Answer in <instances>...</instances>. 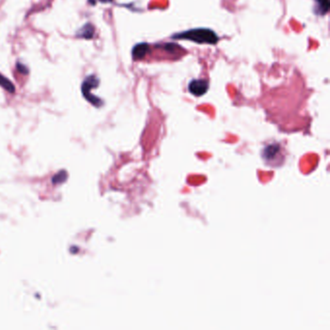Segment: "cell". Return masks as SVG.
<instances>
[{"mask_svg": "<svg viewBox=\"0 0 330 330\" xmlns=\"http://www.w3.org/2000/svg\"><path fill=\"white\" fill-rule=\"evenodd\" d=\"M95 28L91 24H85L83 28L78 30L77 37L83 39H91L94 36Z\"/></svg>", "mask_w": 330, "mask_h": 330, "instance_id": "cell-5", "label": "cell"}, {"mask_svg": "<svg viewBox=\"0 0 330 330\" xmlns=\"http://www.w3.org/2000/svg\"><path fill=\"white\" fill-rule=\"evenodd\" d=\"M17 69H18V71L20 72V73H22V74H28V68L26 66V65H24V64H22V63H17Z\"/></svg>", "mask_w": 330, "mask_h": 330, "instance_id": "cell-9", "label": "cell"}, {"mask_svg": "<svg viewBox=\"0 0 330 330\" xmlns=\"http://www.w3.org/2000/svg\"><path fill=\"white\" fill-rule=\"evenodd\" d=\"M99 83H100V81L98 80V78L95 77L94 75H91V76L86 77L85 80H84V82L82 84V92H83V97L89 103H91L92 105H94L96 107L102 106L103 105V101L100 98L92 95L90 93V90L94 89V88H97L98 85H99Z\"/></svg>", "mask_w": 330, "mask_h": 330, "instance_id": "cell-2", "label": "cell"}, {"mask_svg": "<svg viewBox=\"0 0 330 330\" xmlns=\"http://www.w3.org/2000/svg\"><path fill=\"white\" fill-rule=\"evenodd\" d=\"M208 82L205 80H193L188 88L194 96H202L208 90Z\"/></svg>", "mask_w": 330, "mask_h": 330, "instance_id": "cell-3", "label": "cell"}, {"mask_svg": "<svg viewBox=\"0 0 330 330\" xmlns=\"http://www.w3.org/2000/svg\"><path fill=\"white\" fill-rule=\"evenodd\" d=\"M318 9L317 13L320 15H326L330 10V0H316Z\"/></svg>", "mask_w": 330, "mask_h": 330, "instance_id": "cell-6", "label": "cell"}, {"mask_svg": "<svg viewBox=\"0 0 330 330\" xmlns=\"http://www.w3.org/2000/svg\"><path fill=\"white\" fill-rule=\"evenodd\" d=\"M177 48H179V47L176 46V45H174V44H169V43L168 44H165L162 47L163 50H165V52H168V53H174Z\"/></svg>", "mask_w": 330, "mask_h": 330, "instance_id": "cell-8", "label": "cell"}, {"mask_svg": "<svg viewBox=\"0 0 330 330\" xmlns=\"http://www.w3.org/2000/svg\"><path fill=\"white\" fill-rule=\"evenodd\" d=\"M0 86L3 87L5 90H7L10 93H14L16 90L14 83L9 81L7 78H5L2 74H0Z\"/></svg>", "mask_w": 330, "mask_h": 330, "instance_id": "cell-7", "label": "cell"}, {"mask_svg": "<svg viewBox=\"0 0 330 330\" xmlns=\"http://www.w3.org/2000/svg\"><path fill=\"white\" fill-rule=\"evenodd\" d=\"M149 50H150V48H149V45L147 43H139L133 48L132 56L135 60L142 59V58L145 57V55L149 53Z\"/></svg>", "mask_w": 330, "mask_h": 330, "instance_id": "cell-4", "label": "cell"}, {"mask_svg": "<svg viewBox=\"0 0 330 330\" xmlns=\"http://www.w3.org/2000/svg\"><path fill=\"white\" fill-rule=\"evenodd\" d=\"M175 40H188L198 44H209L214 45L219 41L218 35L211 29L208 28H195L180 32L171 36Z\"/></svg>", "mask_w": 330, "mask_h": 330, "instance_id": "cell-1", "label": "cell"}]
</instances>
